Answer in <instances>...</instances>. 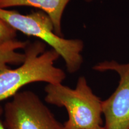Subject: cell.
<instances>
[{"mask_svg":"<svg viewBox=\"0 0 129 129\" xmlns=\"http://www.w3.org/2000/svg\"><path fill=\"white\" fill-rule=\"evenodd\" d=\"M47 104L64 107L68 118L65 129H91L102 125V101L93 93L85 77H80L72 88L61 84H47L44 88Z\"/></svg>","mask_w":129,"mask_h":129,"instance_id":"obj_3","label":"cell"},{"mask_svg":"<svg viewBox=\"0 0 129 129\" xmlns=\"http://www.w3.org/2000/svg\"><path fill=\"white\" fill-rule=\"evenodd\" d=\"M93 69L99 72H115L120 77L114 92L102 101L105 129H129V62L105 60L95 64Z\"/></svg>","mask_w":129,"mask_h":129,"instance_id":"obj_5","label":"cell"},{"mask_svg":"<svg viewBox=\"0 0 129 129\" xmlns=\"http://www.w3.org/2000/svg\"><path fill=\"white\" fill-rule=\"evenodd\" d=\"M0 18L17 31L38 38L50 46L63 59L69 73L80 70L83 63L84 42L80 39H66L57 35L52 21L43 11L22 14L16 10L0 8Z\"/></svg>","mask_w":129,"mask_h":129,"instance_id":"obj_2","label":"cell"},{"mask_svg":"<svg viewBox=\"0 0 129 129\" xmlns=\"http://www.w3.org/2000/svg\"><path fill=\"white\" fill-rule=\"evenodd\" d=\"M84 1H85V2H87V3H91L92 2V1H94V0H84Z\"/></svg>","mask_w":129,"mask_h":129,"instance_id":"obj_11","label":"cell"},{"mask_svg":"<svg viewBox=\"0 0 129 129\" xmlns=\"http://www.w3.org/2000/svg\"><path fill=\"white\" fill-rule=\"evenodd\" d=\"M3 114H4V108L0 105V129H6L3 124V120H2V118H1Z\"/></svg>","mask_w":129,"mask_h":129,"instance_id":"obj_9","label":"cell"},{"mask_svg":"<svg viewBox=\"0 0 129 129\" xmlns=\"http://www.w3.org/2000/svg\"><path fill=\"white\" fill-rule=\"evenodd\" d=\"M46 43L37 40L25 48V59L18 68L0 74V102L13 98L25 85L36 82L61 84L66 74L54 66L60 56L53 48L46 50Z\"/></svg>","mask_w":129,"mask_h":129,"instance_id":"obj_1","label":"cell"},{"mask_svg":"<svg viewBox=\"0 0 129 129\" xmlns=\"http://www.w3.org/2000/svg\"><path fill=\"white\" fill-rule=\"evenodd\" d=\"M91 129H105V128H104V127L103 126V125H101V126H98V127H94V128H91Z\"/></svg>","mask_w":129,"mask_h":129,"instance_id":"obj_10","label":"cell"},{"mask_svg":"<svg viewBox=\"0 0 129 129\" xmlns=\"http://www.w3.org/2000/svg\"><path fill=\"white\" fill-rule=\"evenodd\" d=\"M71 0H0V8L28 6L43 11L49 16L54 25V32L63 37L62 19L67 5Z\"/></svg>","mask_w":129,"mask_h":129,"instance_id":"obj_6","label":"cell"},{"mask_svg":"<svg viewBox=\"0 0 129 129\" xmlns=\"http://www.w3.org/2000/svg\"><path fill=\"white\" fill-rule=\"evenodd\" d=\"M28 43L15 40L0 46V74L10 69L9 64H21L24 62L25 53L17 50L25 49Z\"/></svg>","mask_w":129,"mask_h":129,"instance_id":"obj_7","label":"cell"},{"mask_svg":"<svg viewBox=\"0 0 129 129\" xmlns=\"http://www.w3.org/2000/svg\"><path fill=\"white\" fill-rule=\"evenodd\" d=\"M17 30L0 18V46L15 40Z\"/></svg>","mask_w":129,"mask_h":129,"instance_id":"obj_8","label":"cell"},{"mask_svg":"<svg viewBox=\"0 0 129 129\" xmlns=\"http://www.w3.org/2000/svg\"><path fill=\"white\" fill-rule=\"evenodd\" d=\"M128 25H129V20H128Z\"/></svg>","mask_w":129,"mask_h":129,"instance_id":"obj_12","label":"cell"},{"mask_svg":"<svg viewBox=\"0 0 129 129\" xmlns=\"http://www.w3.org/2000/svg\"><path fill=\"white\" fill-rule=\"evenodd\" d=\"M6 129H65L36 93L20 91L4 107Z\"/></svg>","mask_w":129,"mask_h":129,"instance_id":"obj_4","label":"cell"}]
</instances>
